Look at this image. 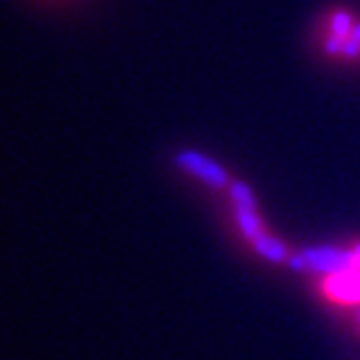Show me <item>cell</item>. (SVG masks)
<instances>
[{"mask_svg": "<svg viewBox=\"0 0 360 360\" xmlns=\"http://www.w3.org/2000/svg\"><path fill=\"white\" fill-rule=\"evenodd\" d=\"M235 219H237V226H239V230H241L248 241H252L254 237H259L261 233H265L263 219L259 217V211L235 207Z\"/></svg>", "mask_w": 360, "mask_h": 360, "instance_id": "5b68a950", "label": "cell"}, {"mask_svg": "<svg viewBox=\"0 0 360 360\" xmlns=\"http://www.w3.org/2000/svg\"><path fill=\"white\" fill-rule=\"evenodd\" d=\"M321 291L328 300L337 304H360V271L326 276L321 280Z\"/></svg>", "mask_w": 360, "mask_h": 360, "instance_id": "3957f363", "label": "cell"}, {"mask_svg": "<svg viewBox=\"0 0 360 360\" xmlns=\"http://www.w3.org/2000/svg\"><path fill=\"white\" fill-rule=\"evenodd\" d=\"M330 29H332V35L347 39L352 35V29H354L352 15L347 11H334L332 20H330Z\"/></svg>", "mask_w": 360, "mask_h": 360, "instance_id": "52a82bcc", "label": "cell"}, {"mask_svg": "<svg viewBox=\"0 0 360 360\" xmlns=\"http://www.w3.org/2000/svg\"><path fill=\"white\" fill-rule=\"evenodd\" d=\"M343 44H345V39H343V37L330 35V37L326 39V53H328V55H332V57L343 55Z\"/></svg>", "mask_w": 360, "mask_h": 360, "instance_id": "ba28073f", "label": "cell"}, {"mask_svg": "<svg viewBox=\"0 0 360 360\" xmlns=\"http://www.w3.org/2000/svg\"><path fill=\"white\" fill-rule=\"evenodd\" d=\"M354 250V256H356V265H358V271H360V241L352 248Z\"/></svg>", "mask_w": 360, "mask_h": 360, "instance_id": "30bf717a", "label": "cell"}, {"mask_svg": "<svg viewBox=\"0 0 360 360\" xmlns=\"http://www.w3.org/2000/svg\"><path fill=\"white\" fill-rule=\"evenodd\" d=\"M174 161L183 172L195 176L198 180H202L204 185H209L213 189H226V187H230V183H233L228 172L217 161L204 157V154H200L198 150L178 152Z\"/></svg>", "mask_w": 360, "mask_h": 360, "instance_id": "7a4b0ae2", "label": "cell"}, {"mask_svg": "<svg viewBox=\"0 0 360 360\" xmlns=\"http://www.w3.org/2000/svg\"><path fill=\"white\" fill-rule=\"evenodd\" d=\"M228 193H230V200H233L235 207L256 211V198H254L252 189H250L245 183H239V180H235V183H230Z\"/></svg>", "mask_w": 360, "mask_h": 360, "instance_id": "8992f818", "label": "cell"}, {"mask_svg": "<svg viewBox=\"0 0 360 360\" xmlns=\"http://www.w3.org/2000/svg\"><path fill=\"white\" fill-rule=\"evenodd\" d=\"M306 261V271L323 276H337L347 271H358L354 250H343L334 245H315L300 252Z\"/></svg>", "mask_w": 360, "mask_h": 360, "instance_id": "6da1fadb", "label": "cell"}, {"mask_svg": "<svg viewBox=\"0 0 360 360\" xmlns=\"http://www.w3.org/2000/svg\"><path fill=\"white\" fill-rule=\"evenodd\" d=\"M343 55H345L347 59L360 57V41H356L354 37H347L345 44H343Z\"/></svg>", "mask_w": 360, "mask_h": 360, "instance_id": "9c48e42d", "label": "cell"}, {"mask_svg": "<svg viewBox=\"0 0 360 360\" xmlns=\"http://www.w3.org/2000/svg\"><path fill=\"white\" fill-rule=\"evenodd\" d=\"M356 323H358V330H360V304H358V311H356Z\"/></svg>", "mask_w": 360, "mask_h": 360, "instance_id": "7c38bea8", "label": "cell"}, {"mask_svg": "<svg viewBox=\"0 0 360 360\" xmlns=\"http://www.w3.org/2000/svg\"><path fill=\"white\" fill-rule=\"evenodd\" d=\"M250 243L256 250V254H261L263 259L269 261V263H285V261H289V256H291L287 245L282 241H278L276 237H271L269 233H261L259 237H254Z\"/></svg>", "mask_w": 360, "mask_h": 360, "instance_id": "277c9868", "label": "cell"}, {"mask_svg": "<svg viewBox=\"0 0 360 360\" xmlns=\"http://www.w3.org/2000/svg\"><path fill=\"white\" fill-rule=\"evenodd\" d=\"M349 37H354L356 41H360V24H354V29H352V35Z\"/></svg>", "mask_w": 360, "mask_h": 360, "instance_id": "8fae6325", "label": "cell"}]
</instances>
